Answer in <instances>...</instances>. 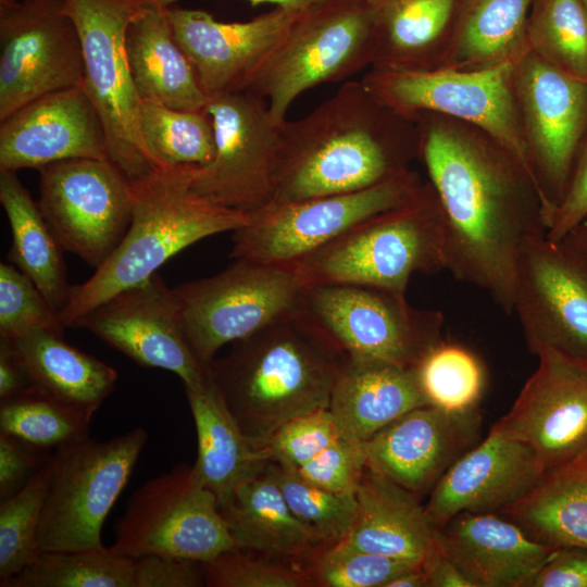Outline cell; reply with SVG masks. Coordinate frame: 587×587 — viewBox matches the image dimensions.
<instances>
[{
  "label": "cell",
  "mask_w": 587,
  "mask_h": 587,
  "mask_svg": "<svg viewBox=\"0 0 587 587\" xmlns=\"http://www.w3.org/2000/svg\"><path fill=\"white\" fill-rule=\"evenodd\" d=\"M413 118L417 159L445 218L446 270L512 313L522 249L548 232V210L529 167L475 125L432 112Z\"/></svg>",
  "instance_id": "obj_1"
},
{
  "label": "cell",
  "mask_w": 587,
  "mask_h": 587,
  "mask_svg": "<svg viewBox=\"0 0 587 587\" xmlns=\"http://www.w3.org/2000/svg\"><path fill=\"white\" fill-rule=\"evenodd\" d=\"M419 157L413 117L348 82L311 113L280 126L272 201L366 189L398 177Z\"/></svg>",
  "instance_id": "obj_2"
},
{
  "label": "cell",
  "mask_w": 587,
  "mask_h": 587,
  "mask_svg": "<svg viewBox=\"0 0 587 587\" xmlns=\"http://www.w3.org/2000/svg\"><path fill=\"white\" fill-rule=\"evenodd\" d=\"M233 344L211 374L254 448L266 449L289 421L328 409L345 351L300 311Z\"/></svg>",
  "instance_id": "obj_3"
},
{
  "label": "cell",
  "mask_w": 587,
  "mask_h": 587,
  "mask_svg": "<svg viewBox=\"0 0 587 587\" xmlns=\"http://www.w3.org/2000/svg\"><path fill=\"white\" fill-rule=\"evenodd\" d=\"M193 167H157L133 186L129 227L112 254L84 283L72 286L60 312L64 327L114 295L152 277L168 259L199 240L242 226L248 214L191 190Z\"/></svg>",
  "instance_id": "obj_4"
},
{
  "label": "cell",
  "mask_w": 587,
  "mask_h": 587,
  "mask_svg": "<svg viewBox=\"0 0 587 587\" xmlns=\"http://www.w3.org/2000/svg\"><path fill=\"white\" fill-rule=\"evenodd\" d=\"M307 286L352 283L407 292L415 273L446 270V228L428 182L402 203L380 212L292 263Z\"/></svg>",
  "instance_id": "obj_5"
},
{
  "label": "cell",
  "mask_w": 587,
  "mask_h": 587,
  "mask_svg": "<svg viewBox=\"0 0 587 587\" xmlns=\"http://www.w3.org/2000/svg\"><path fill=\"white\" fill-rule=\"evenodd\" d=\"M376 20L377 9L370 0H327L305 11L241 89L265 99L273 120L282 125L290 104L305 90L372 66Z\"/></svg>",
  "instance_id": "obj_6"
},
{
  "label": "cell",
  "mask_w": 587,
  "mask_h": 587,
  "mask_svg": "<svg viewBox=\"0 0 587 587\" xmlns=\"http://www.w3.org/2000/svg\"><path fill=\"white\" fill-rule=\"evenodd\" d=\"M148 440L143 427L107 440L90 436L55 449L41 514L42 551L102 548L103 523Z\"/></svg>",
  "instance_id": "obj_7"
},
{
  "label": "cell",
  "mask_w": 587,
  "mask_h": 587,
  "mask_svg": "<svg viewBox=\"0 0 587 587\" xmlns=\"http://www.w3.org/2000/svg\"><path fill=\"white\" fill-rule=\"evenodd\" d=\"M307 284L295 264L235 260L222 272L174 287L198 359L299 311Z\"/></svg>",
  "instance_id": "obj_8"
},
{
  "label": "cell",
  "mask_w": 587,
  "mask_h": 587,
  "mask_svg": "<svg viewBox=\"0 0 587 587\" xmlns=\"http://www.w3.org/2000/svg\"><path fill=\"white\" fill-rule=\"evenodd\" d=\"M145 5L143 0H65L79 35L83 86L104 124L109 160L129 180L158 167L140 134L141 101L126 51L127 28Z\"/></svg>",
  "instance_id": "obj_9"
},
{
  "label": "cell",
  "mask_w": 587,
  "mask_h": 587,
  "mask_svg": "<svg viewBox=\"0 0 587 587\" xmlns=\"http://www.w3.org/2000/svg\"><path fill=\"white\" fill-rule=\"evenodd\" d=\"M299 311L344 351L416 367L442 338L441 311L405 294L352 283L307 286Z\"/></svg>",
  "instance_id": "obj_10"
},
{
  "label": "cell",
  "mask_w": 587,
  "mask_h": 587,
  "mask_svg": "<svg viewBox=\"0 0 587 587\" xmlns=\"http://www.w3.org/2000/svg\"><path fill=\"white\" fill-rule=\"evenodd\" d=\"M116 553L185 558L200 563L237 548L215 495L192 465L177 464L139 486L114 527Z\"/></svg>",
  "instance_id": "obj_11"
},
{
  "label": "cell",
  "mask_w": 587,
  "mask_h": 587,
  "mask_svg": "<svg viewBox=\"0 0 587 587\" xmlns=\"http://www.w3.org/2000/svg\"><path fill=\"white\" fill-rule=\"evenodd\" d=\"M414 171L373 187L296 201H271L247 213L232 236L230 257L292 264L365 220L410 198L422 185Z\"/></svg>",
  "instance_id": "obj_12"
},
{
  "label": "cell",
  "mask_w": 587,
  "mask_h": 587,
  "mask_svg": "<svg viewBox=\"0 0 587 587\" xmlns=\"http://www.w3.org/2000/svg\"><path fill=\"white\" fill-rule=\"evenodd\" d=\"M361 82L383 103L407 116L432 112L484 129L529 167L513 89L512 62L477 71L370 67Z\"/></svg>",
  "instance_id": "obj_13"
},
{
  "label": "cell",
  "mask_w": 587,
  "mask_h": 587,
  "mask_svg": "<svg viewBox=\"0 0 587 587\" xmlns=\"http://www.w3.org/2000/svg\"><path fill=\"white\" fill-rule=\"evenodd\" d=\"M38 171L37 202L63 251L98 268L129 227L132 180L110 160L72 159Z\"/></svg>",
  "instance_id": "obj_14"
},
{
  "label": "cell",
  "mask_w": 587,
  "mask_h": 587,
  "mask_svg": "<svg viewBox=\"0 0 587 587\" xmlns=\"http://www.w3.org/2000/svg\"><path fill=\"white\" fill-rule=\"evenodd\" d=\"M512 82L528 165L550 221L587 139V80L526 50L512 62Z\"/></svg>",
  "instance_id": "obj_15"
},
{
  "label": "cell",
  "mask_w": 587,
  "mask_h": 587,
  "mask_svg": "<svg viewBox=\"0 0 587 587\" xmlns=\"http://www.w3.org/2000/svg\"><path fill=\"white\" fill-rule=\"evenodd\" d=\"M513 312L528 349L587 371V254L540 236L522 249Z\"/></svg>",
  "instance_id": "obj_16"
},
{
  "label": "cell",
  "mask_w": 587,
  "mask_h": 587,
  "mask_svg": "<svg viewBox=\"0 0 587 587\" xmlns=\"http://www.w3.org/2000/svg\"><path fill=\"white\" fill-rule=\"evenodd\" d=\"M83 82L79 35L65 0H0V122Z\"/></svg>",
  "instance_id": "obj_17"
},
{
  "label": "cell",
  "mask_w": 587,
  "mask_h": 587,
  "mask_svg": "<svg viewBox=\"0 0 587 587\" xmlns=\"http://www.w3.org/2000/svg\"><path fill=\"white\" fill-rule=\"evenodd\" d=\"M205 110L215 133V153L193 167L191 190L224 208L253 212L272 201L280 126L268 104L249 90L210 96Z\"/></svg>",
  "instance_id": "obj_18"
},
{
  "label": "cell",
  "mask_w": 587,
  "mask_h": 587,
  "mask_svg": "<svg viewBox=\"0 0 587 587\" xmlns=\"http://www.w3.org/2000/svg\"><path fill=\"white\" fill-rule=\"evenodd\" d=\"M74 327L89 330L141 366L174 373L184 387L201 384L211 374L190 346L174 288L157 273L109 298Z\"/></svg>",
  "instance_id": "obj_19"
},
{
  "label": "cell",
  "mask_w": 587,
  "mask_h": 587,
  "mask_svg": "<svg viewBox=\"0 0 587 587\" xmlns=\"http://www.w3.org/2000/svg\"><path fill=\"white\" fill-rule=\"evenodd\" d=\"M490 432L533 449L545 471L587 447V371L550 351Z\"/></svg>",
  "instance_id": "obj_20"
},
{
  "label": "cell",
  "mask_w": 587,
  "mask_h": 587,
  "mask_svg": "<svg viewBox=\"0 0 587 587\" xmlns=\"http://www.w3.org/2000/svg\"><path fill=\"white\" fill-rule=\"evenodd\" d=\"M109 160L102 118L83 85L45 95L0 122V171Z\"/></svg>",
  "instance_id": "obj_21"
},
{
  "label": "cell",
  "mask_w": 587,
  "mask_h": 587,
  "mask_svg": "<svg viewBox=\"0 0 587 587\" xmlns=\"http://www.w3.org/2000/svg\"><path fill=\"white\" fill-rule=\"evenodd\" d=\"M304 12L275 8L247 22L226 23L205 11L165 7L175 40L208 97L240 90Z\"/></svg>",
  "instance_id": "obj_22"
},
{
  "label": "cell",
  "mask_w": 587,
  "mask_h": 587,
  "mask_svg": "<svg viewBox=\"0 0 587 587\" xmlns=\"http://www.w3.org/2000/svg\"><path fill=\"white\" fill-rule=\"evenodd\" d=\"M480 429L478 409L453 413L423 405L364 441L366 467L419 497L478 442Z\"/></svg>",
  "instance_id": "obj_23"
},
{
  "label": "cell",
  "mask_w": 587,
  "mask_h": 587,
  "mask_svg": "<svg viewBox=\"0 0 587 587\" xmlns=\"http://www.w3.org/2000/svg\"><path fill=\"white\" fill-rule=\"evenodd\" d=\"M545 472L527 445L489 430L436 483L425 511L437 529L462 512H500L523 498Z\"/></svg>",
  "instance_id": "obj_24"
},
{
  "label": "cell",
  "mask_w": 587,
  "mask_h": 587,
  "mask_svg": "<svg viewBox=\"0 0 587 587\" xmlns=\"http://www.w3.org/2000/svg\"><path fill=\"white\" fill-rule=\"evenodd\" d=\"M438 540L474 587H525L557 549L495 513H459Z\"/></svg>",
  "instance_id": "obj_25"
},
{
  "label": "cell",
  "mask_w": 587,
  "mask_h": 587,
  "mask_svg": "<svg viewBox=\"0 0 587 587\" xmlns=\"http://www.w3.org/2000/svg\"><path fill=\"white\" fill-rule=\"evenodd\" d=\"M428 404L416 367L345 351L328 410L345 438L364 442Z\"/></svg>",
  "instance_id": "obj_26"
},
{
  "label": "cell",
  "mask_w": 587,
  "mask_h": 587,
  "mask_svg": "<svg viewBox=\"0 0 587 587\" xmlns=\"http://www.w3.org/2000/svg\"><path fill=\"white\" fill-rule=\"evenodd\" d=\"M355 497L357 517L342 544L412 564L436 549L438 529L413 492L365 467Z\"/></svg>",
  "instance_id": "obj_27"
},
{
  "label": "cell",
  "mask_w": 587,
  "mask_h": 587,
  "mask_svg": "<svg viewBox=\"0 0 587 587\" xmlns=\"http://www.w3.org/2000/svg\"><path fill=\"white\" fill-rule=\"evenodd\" d=\"M126 51L140 101L182 111L205 109L209 97L175 40L164 7L142 8L127 28Z\"/></svg>",
  "instance_id": "obj_28"
},
{
  "label": "cell",
  "mask_w": 587,
  "mask_h": 587,
  "mask_svg": "<svg viewBox=\"0 0 587 587\" xmlns=\"http://www.w3.org/2000/svg\"><path fill=\"white\" fill-rule=\"evenodd\" d=\"M197 433V479L223 504L236 487L264 467L267 449L254 448L245 436L218 391L212 374L201 384L185 387Z\"/></svg>",
  "instance_id": "obj_29"
},
{
  "label": "cell",
  "mask_w": 587,
  "mask_h": 587,
  "mask_svg": "<svg viewBox=\"0 0 587 587\" xmlns=\"http://www.w3.org/2000/svg\"><path fill=\"white\" fill-rule=\"evenodd\" d=\"M458 0H403L377 9L371 67L444 68L452 45Z\"/></svg>",
  "instance_id": "obj_30"
},
{
  "label": "cell",
  "mask_w": 587,
  "mask_h": 587,
  "mask_svg": "<svg viewBox=\"0 0 587 587\" xmlns=\"http://www.w3.org/2000/svg\"><path fill=\"white\" fill-rule=\"evenodd\" d=\"M62 333L34 328L11 340L34 386L92 419L113 391L117 372L68 344Z\"/></svg>",
  "instance_id": "obj_31"
},
{
  "label": "cell",
  "mask_w": 587,
  "mask_h": 587,
  "mask_svg": "<svg viewBox=\"0 0 587 587\" xmlns=\"http://www.w3.org/2000/svg\"><path fill=\"white\" fill-rule=\"evenodd\" d=\"M237 546L279 558H301L321 544L292 513L268 463L220 505Z\"/></svg>",
  "instance_id": "obj_32"
},
{
  "label": "cell",
  "mask_w": 587,
  "mask_h": 587,
  "mask_svg": "<svg viewBox=\"0 0 587 587\" xmlns=\"http://www.w3.org/2000/svg\"><path fill=\"white\" fill-rule=\"evenodd\" d=\"M499 513L551 547L587 548V447Z\"/></svg>",
  "instance_id": "obj_33"
},
{
  "label": "cell",
  "mask_w": 587,
  "mask_h": 587,
  "mask_svg": "<svg viewBox=\"0 0 587 587\" xmlns=\"http://www.w3.org/2000/svg\"><path fill=\"white\" fill-rule=\"evenodd\" d=\"M0 202L11 227L10 261L60 313L73 286L67 282L63 249L16 172L0 171Z\"/></svg>",
  "instance_id": "obj_34"
},
{
  "label": "cell",
  "mask_w": 587,
  "mask_h": 587,
  "mask_svg": "<svg viewBox=\"0 0 587 587\" xmlns=\"http://www.w3.org/2000/svg\"><path fill=\"white\" fill-rule=\"evenodd\" d=\"M534 0H458L444 68L477 71L516 60L527 50L525 27Z\"/></svg>",
  "instance_id": "obj_35"
},
{
  "label": "cell",
  "mask_w": 587,
  "mask_h": 587,
  "mask_svg": "<svg viewBox=\"0 0 587 587\" xmlns=\"http://www.w3.org/2000/svg\"><path fill=\"white\" fill-rule=\"evenodd\" d=\"M139 129L158 167H202L214 157V126L205 109L182 111L141 101Z\"/></svg>",
  "instance_id": "obj_36"
},
{
  "label": "cell",
  "mask_w": 587,
  "mask_h": 587,
  "mask_svg": "<svg viewBox=\"0 0 587 587\" xmlns=\"http://www.w3.org/2000/svg\"><path fill=\"white\" fill-rule=\"evenodd\" d=\"M525 43L552 67L587 80V11L582 0H534Z\"/></svg>",
  "instance_id": "obj_37"
},
{
  "label": "cell",
  "mask_w": 587,
  "mask_h": 587,
  "mask_svg": "<svg viewBox=\"0 0 587 587\" xmlns=\"http://www.w3.org/2000/svg\"><path fill=\"white\" fill-rule=\"evenodd\" d=\"M90 422L84 413L36 386L0 401V433L39 451L88 437Z\"/></svg>",
  "instance_id": "obj_38"
},
{
  "label": "cell",
  "mask_w": 587,
  "mask_h": 587,
  "mask_svg": "<svg viewBox=\"0 0 587 587\" xmlns=\"http://www.w3.org/2000/svg\"><path fill=\"white\" fill-rule=\"evenodd\" d=\"M135 560L111 547L42 551L7 587H133Z\"/></svg>",
  "instance_id": "obj_39"
},
{
  "label": "cell",
  "mask_w": 587,
  "mask_h": 587,
  "mask_svg": "<svg viewBox=\"0 0 587 587\" xmlns=\"http://www.w3.org/2000/svg\"><path fill=\"white\" fill-rule=\"evenodd\" d=\"M51 455L15 494L0 502V586L40 553L38 534L51 476Z\"/></svg>",
  "instance_id": "obj_40"
},
{
  "label": "cell",
  "mask_w": 587,
  "mask_h": 587,
  "mask_svg": "<svg viewBox=\"0 0 587 587\" xmlns=\"http://www.w3.org/2000/svg\"><path fill=\"white\" fill-rule=\"evenodd\" d=\"M416 371L429 404L453 413L478 409L486 376L482 362L469 349L442 340L421 360Z\"/></svg>",
  "instance_id": "obj_41"
},
{
  "label": "cell",
  "mask_w": 587,
  "mask_h": 587,
  "mask_svg": "<svg viewBox=\"0 0 587 587\" xmlns=\"http://www.w3.org/2000/svg\"><path fill=\"white\" fill-rule=\"evenodd\" d=\"M268 470L289 508L320 542L334 545L350 532L358 513L355 492H337L313 484L274 461Z\"/></svg>",
  "instance_id": "obj_42"
},
{
  "label": "cell",
  "mask_w": 587,
  "mask_h": 587,
  "mask_svg": "<svg viewBox=\"0 0 587 587\" xmlns=\"http://www.w3.org/2000/svg\"><path fill=\"white\" fill-rule=\"evenodd\" d=\"M415 565L421 564L357 550L338 541L320 553L308 573L312 586L386 587Z\"/></svg>",
  "instance_id": "obj_43"
},
{
  "label": "cell",
  "mask_w": 587,
  "mask_h": 587,
  "mask_svg": "<svg viewBox=\"0 0 587 587\" xmlns=\"http://www.w3.org/2000/svg\"><path fill=\"white\" fill-rule=\"evenodd\" d=\"M63 332L60 313L32 279L13 265L0 264V337L15 339L34 329Z\"/></svg>",
  "instance_id": "obj_44"
},
{
  "label": "cell",
  "mask_w": 587,
  "mask_h": 587,
  "mask_svg": "<svg viewBox=\"0 0 587 587\" xmlns=\"http://www.w3.org/2000/svg\"><path fill=\"white\" fill-rule=\"evenodd\" d=\"M205 585L212 587H305L312 586L308 570L267 563L237 547L202 563Z\"/></svg>",
  "instance_id": "obj_45"
},
{
  "label": "cell",
  "mask_w": 587,
  "mask_h": 587,
  "mask_svg": "<svg viewBox=\"0 0 587 587\" xmlns=\"http://www.w3.org/2000/svg\"><path fill=\"white\" fill-rule=\"evenodd\" d=\"M344 436L328 409L296 417L282 426L265 448L272 461L295 470Z\"/></svg>",
  "instance_id": "obj_46"
},
{
  "label": "cell",
  "mask_w": 587,
  "mask_h": 587,
  "mask_svg": "<svg viewBox=\"0 0 587 587\" xmlns=\"http://www.w3.org/2000/svg\"><path fill=\"white\" fill-rule=\"evenodd\" d=\"M365 467L364 442L342 437L308 463L291 471L326 489L354 494Z\"/></svg>",
  "instance_id": "obj_47"
},
{
  "label": "cell",
  "mask_w": 587,
  "mask_h": 587,
  "mask_svg": "<svg viewBox=\"0 0 587 587\" xmlns=\"http://www.w3.org/2000/svg\"><path fill=\"white\" fill-rule=\"evenodd\" d=\"M205 585L202 563L185 558L148 554L135 559L133 587H199Z\"/></svg>",
  "instance_id": "obj_48"
},
{
  "label": "cell",
  "mask_w": 587,
  "mask_h": 587,
  "mask_svg": "<svg viewBox=\"0 0 587 587\" xmlns=\"http://www.w3.org/2000/svg\"><path fill=\"white\" fill-rule=\"evenodd\" d=\"M587 215V139L574 162L562 200L553 210L547 237L562 240Z\"/></svg>",
  "instance_id": "obj_49"
},
{
  "label": "cell",
  "mask_w": 587,
  "mask_h": 587,
  "mask_svg": "<svg viewBox=\"0 0 587 587\" xmlns=\"http://www.w3.org/2000/svg\"><path fill=\"white\" fill-rule=\"evenodd\" d=\"M47 459L39 450L0 433V500L21 489Z\"/></svg>",
  "instance_id": "obj_50"
},
{
  "label": "cell",
  "mask_w": 587,
  "mask_h": 587,
  "mask_svg": "<svg viewBox=\"0 0 587 587\" xmlns=\"http://www.w3.org/2000/svg\"><path fill=\"white\" fill-rule=\"evenodd\" d=\"M525 587H587V548H557Z\"/></svg>",
  "instance_id": "obj_51"
},
{
  "label": "cell",
  "mask_w": 587,
  "mask_h": 587,
  "mask_svg": "<svg viewBox=\"0 0 587 587\" xmlns=\"http://www.w3.org/2000/svg\"><path fill=\"white\" fill-rule=\"evenodd\" d=\"M33 382L27 367L11 339L0 337V401L28 388Z\"/></svg>",
  "instance_id": "obj_52"
},
{
  "label": "cell",
  "mask_w": 587,
  "mask_h": 587,
  "mask_svg": "<svg viewBox=\"0 0 587 587\" xmlns=\"http://www.w3.org/2000/svg\"><path fill=\"white\" fill-rule=\"evenodd\" d=\"M423 566L427 576V587H474L472 582L444 552L439 540Z\"/></svg>",
  "instance_id": "obj_53"
},
{
  "label": "cell",
  "mask_w": 587,
  "mask_h": 587,
  "mask_svg": "<svg viewBox=\"0 0 587 587\" xmlns=\"http://www.w3.org/2000/svg\"><path fill=\"white\" fill-rule=\"evenodd\" d=\"M177 0H143L147 5L170 7ZM252 4L272 3L276 8H283L292 11H308L327 0H248Z\"/></svg>",
  "instance_id": "obj_54"
},
{
  "label": "cell",
  "mask_w": 587,
  "mask_h": 587,
  "mask_svg": "<svg viewBox=\"0 0 587 587\" xmlns=\"http://www.w3.org/2000/svg\"><path fill=\"white\" fill-rule=\"evenodd\" d=\"M386 587H427L423 564L415 565L391 579Z\"/></svg>",
  "instance_id": "obj_55"
},
{
  "label": "cell",
  "mask_w": 587,
  "mask_h": 587,
  "mask_svg": "<svg viewBox=\"0 0 587 587\" xmlns=\"http://www.w3.org/2000/svg\"><path fill=\"white\" fill-rule=\"evenodd\" d=\"M562 240L587 254V215Z\"/></svg>",
  "instance_id": "obj_56"
},
{
  "label": "cell",
  "mask_w": 587,
  "mask_h": 587,
  "mask_svg": "<svg viewBox=\"0 0 587 587\" xmlns=\"http://www.w3.org/2000/svg\"><path fill=\"white\" fill-rule=\"evenodd\" d=\"M399 1H403V0H370V2L374 4L376 8H382V7L392 4Z\"/></svg>",
  "instance_id": "obj_57"
},
{
  "label": "cell",
  "mask_w": 587,
  "mask_h": 587,
  "mask_svg": "<svg viewBox=\"0 0 587 587\" xmlns=\"http://www.w3.org/2000/svg\"><path fill=\"white\" fill-rule=\"evenodd\" d=\"M582 2H583L584 7H585V9L587 11V0H582Z\"/></svg>",
  "instance_id": "obj_58"
}]
</instances>
